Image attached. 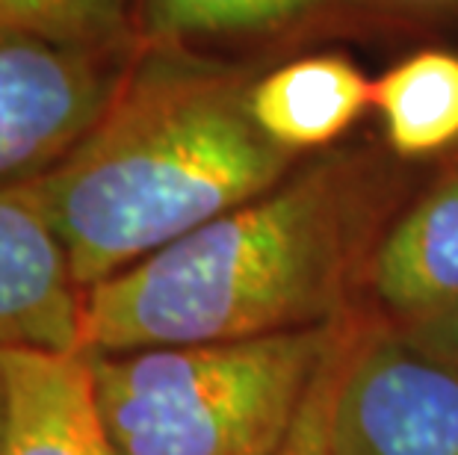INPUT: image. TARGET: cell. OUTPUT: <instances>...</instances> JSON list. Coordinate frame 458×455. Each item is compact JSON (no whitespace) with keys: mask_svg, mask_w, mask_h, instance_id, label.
Returning a JSON list of instances; mask_svg holds the SVG:
<instances>
[{"mask_svg":"<svg viewBox=\"0 0 458 455\" xmlns=\"http://www.w3.org/2000/svg\"><path fill=\"white\" fill-rule=\"evenodd\" d=\"M403 196L382 154L335 151L83 293V355L246 341L358 311Z\"/></svg>","mask_w":458,"mask_h":455,"instance_id":"cell-1","label":"cell"},{"mask_svg":"<svg viewBox=\"0 0 458 455\" xmlns=\"http://www.w3.org/2000/svg\"><path fill=\"white\" fill-rule=\"evenodd\" d=\"M293 163L251 115L240 69L192 47H140L98 124L24 187L89 290L260 198Z\"/></svg>","mask_w":458,"mask_h":455,"instance_id":"cell-2","label":"cell"},{"mask_svg":"<svg viewBox=\"0 0 458 455\" xmlns=\"http://www.w3.org/2000/svg\"><path fill=\"white\" fill-rule=\"evenodd\" d=\"M349 316L246 341L86 355L113 447L119 455H272Z\"/></svg>","mask_w":458,"mask_h":455,"instance_id":"cell-3","label":"cell"},{"mask_svg":"<svg viewBox=\"0 0 458 455\" xmlns=\"http://www.w3.org/2000/svg\"><path fill=\"white\" fill-rule=\"evenodd\" d=\"M140 47L68 45L0 24V190L47 175L81 145Z\"/></svg>","mask_w":458,"mask_h":455,"instance_id":"cell-4","label":"cell"},{"mask_svg":"<svg viewBox=\"0 0 458 455\" xmlns=\"http://www.w3.org/2000/svg\"><path fill=\"white\" fill-rule=\"evenodd\" d=\"M335 455H458V370L367 316L340 375Z\"/></svg>","mask_w":458,"mask_h":455,"instance_id":"cell-5","label":"cell"},{"mask_svg":"<svg viewBox=\"0 0 458 455\" xmlns=\"http://www.w3.org/2000/svg\"><path fill=\"white\" fill-rule=\"evenodd\" d=\"M83 293L30 190H0V350L81 352Z\"/></svg>","mask_w":458,"mask_h":455,"instance_id":"cell-6","label":"cell"},{"mask_svg":"<svg viewBox=\"0 0 458 455\" xmlns=\"http://www.w3.org/2000/svg\"><path fill=\"white\" fill-rule=\"evenodd\" d=\"M4 455H119L83 352L0 350Z\"/></svg>","mask_w":458,"mask_h":455,"instance_id":"cell-7","label":"cell"},{"mask_svg":"<svg viewBox=\"0 0 458 455\" xmlns=\"http://www.w3.org/2000/svg\"><path fill=\"white\" fill-rule=\"evenodd\" d=\"M367 290L387 323H414L458 305V163L387 225Z\"/></svg>","mask_w":458,"mask_h":455,"instance_id":"cell-8","label":"cell"},{"mask_svg":"<svg viewBox=\"0 0 458 455\" xmlns=\"http://www.w3.org/2000/svg\"><path fill=\"white\" fill-rule=\"evenodd\" d=\"M373 104V83L346 56H301L251 83V115L290 154L326 148Z\"/></svg>","mask_w":458,"mask_h":455,"instance_id":"cell-9","label":"cell"},{"mask_svg":"<svg viewBox=\"0 0 458 455\" xmlns=\"http://www.w3.org/2000/svg\"><path fill=\"white\" fill-rule=\"evenodd\" d=\"M373 106L396 157L423 160L458 142V54L420 51L373 83Z\"/></svg>","mask_w":458,"mask_h":455,"instance_id":"cell-10","label":"cell"},{"mask_svg":"<svg viewBox=\"0 0 458 455\" xmlns=\"http://www.w3.org/2000/svg\"><path fill=\"white\" fill-rule=\"evenodd\" d=\"M349 0H136L142 47H192L210 38L293 30L337 13Z\"/></svg>","mask_w":458,"mask_h":455,"instance_id":"cell-11","label":"cell"},{"mask_svg":"<svg viewBox=\"0 0 458 455\" xmlns=\"http://www.w3.org/2000/svg\"><path fill=\"white\" fill-rule=\"evenodd\" d=\"M0 24L86 47H131L136 0H0Z\"/></svg>","mask_w":458,"mask_h":455,"instance_id":"cell-12","label":"cell"},{"mask_svg":"<svg viewBox=\"0 0 458 455\" xmlns=\"http://www.w3.org/2000/svg\"><path fill=\"white\" fill-rule=\"evenodd\" d=\"M364 314L355 311L344 323V332L335 341V346L323 358L319 370L310 382L305 400L299 405V414L293 426L287 429L284 441L272 455H335V400L340 375H344L349 350H352L355 337L364 325Z\"/></svg>","mask_w":458,"mask_h":455,"instance_id":"cell-13","label":"cell"},{"mask_svg":"<svg viewBox=\"0 0 458 455\" xmlns=\"http://www.w3.org/2000/svg\"><path fill=\"white\" fill-rule=\"evenodd\" d=\"M391 325L408 346H414L423 355L437 358V361L458 370V305L444 314L414 319V323H391Z\"/></svg>","mask_w":458,"mask_h":455,"instance_id":"cell-14","label":"cell"},{"mask_svg":"<svg viewBox=\"0 0 458 455\" xmlns=\"http://www.w3.org/2000/svg\"><path fill=\"white\" fill-rule=\"evenodd\" d=\"M4 411H6V384H4V364H0V455H4Z\"/></svg>","mask_w":458,"mask_h":455,"instance_id":"cell-15","label":"cell"}]
</instances>
